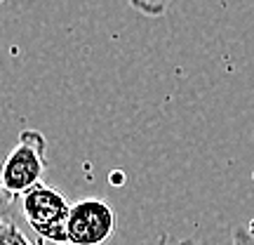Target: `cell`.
I'll return each instance as SVG.
<instances>
[{
	"instance_id": "3",
	"label": "cell",
	"mask_w": 254,
	"mask_h": 245,
	"mask_svg": "<svg viewBox=\"0 0 254 245\" xmlns=\"http://www.w3.org/2000/svg\"><path fill=\"white\" fill-rule=\"evenodd\" d=\"M118 227V215L104 198H82L71 205L66 236L68 245H104Z\"/></svg>"
},
{
	"instance_id": "5",
	"label": "cell",
	"mask_w": 254,
	"mask_h": 245,
	"mask_svg": "<svg viewBox=\"0 0 254 245\" xmlns=\"http://www.w3.org/2000/svg\"><path fill=\"white\" fill-rule=\"evenodd\" d=\"M0 245H33L14 222H0Z\"/></svg>"
},
{
	"instance_id": "7",
	"label": "cell",
	"mask_w": 254,
	"mask_h": 245,
	"mask_svg": "<svg viewBox=\"0 0 254 245\" xmlns=\"http://www.w3.org/2000/svg\"><path fill=\"white\" fill-rule=\"evenodd\" d=\"M17 196H12L2 182H0V222H14V212H17Z\"/></svg>"
},
{
	"instance_id": "2",
	"label": "cell",
	"mask_w": 254,
	"mask_h": 245,
	"mask_svg": "<svg viewBox=\"0 0 254 245\" xmlns=\"http://www.w3.org/2000/svg\"><path fill=\"white\" fill-rule=\"evenodd\" d=\"M71 203L52 184L40 182L21 196V215L40 241L55 245H68L66 222Z\"/></svg>"
},
{
	"instance_id": "4",
	"label": "cell",
	"mask_w": 254,
	"mask_h": 245,
	"mask_svg": "<svg viewBox=\"0 0 254 245\" xmlns=\"http://www.w3.org/2000/svg\"><path fill=\"white\" fill-rule=\"evenodd\" d=\"M153 245H193V243L190 241H179V238L170 236V234H163ZM231 245H254V231L247 229L245 224L236 227L233 234H231Z\"/></svg>"
},
{
	"instance_id": "6",
	"label": "cell",
	"mask_w": 254,
	"mask_h": 245,
	"mask_svg": "<svg viewBox=\"0 0 254 245\" xmlns=\"http://www.w3.org/2000/svg\"><path fill=\"white\" fill-rule=\"evenodd\" d=\"M172 0H129V5L146 17H163Z\"/></svg>"
},
{
	"instance_id": "1",
	"label": "cell",
	"mask_w": 254,
	"mask_h": 245,
	"mask_svg": "<svg viewBox=\"0 0 254 245\" xmlns=\"http://www.w3.org/2000/svg\"><path fill=\"white\" fill-rule=\"evenodd\" d=\"M47 167V139L38 130H24L0 167L2 186L21 198L28 189L43 182Z\"/></svg>"
}]
</instances>
